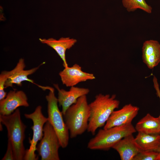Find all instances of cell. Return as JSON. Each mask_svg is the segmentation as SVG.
<instances>
[{"label":"cell","instance_id":"cell-15","mask_svg":"<svg viewBox=\"0 0 160 160\" xmlns=\"http://www.w3.org/2000/svg\"><path fill=\"white\" fill-rule=\"evenodd\" d=\"M135 139L141 150L160 151V134L138 132Z\"/></svg>","mask_w":160,"mask_h":160},{"label":"cell","instance_id":"cell-2","mask_svg":"<svg viewBox=\"0 0 160 160\" xmlns=\"http://www.w3.org/2000/svg\"><path fill=\"white\" fill-rule=\"evenodd\" d=\"M90 115L86 95L79 97L67 110L63 116L71 138H75L87 130Z\"/></svg>","mask_w":160,"mask_h":160},{"label":"cell","instance_id":"cell-14","mask_svg":"<svg viewBox=\"0 0 160 160\" xmlns=\"http://www.w3.org/2000/svg\"><path fill=\"white\" fill-rule=\"evenodd\" d=\"M39 40L41 43L47 45L56 52L62 60L64 68L68 66L66 58V52L74 45L77 42L76 39L69 37H62L58 40L52 38H40Z\"/></svg>","mask_w":160,"mask_h":160},{"label":"cell","instance_id":"cell-7","mask_svg":"<svg viewBox=\"0 0 160 160\" xmlns=\"http://www.w3.org/2000/svg\"><path fill=\"white\" fill-rule=\"evenodd\" d=\"M42 108L41 105L37 106L34 111L30 114L25 113V117L31 119L33 125L31 127L33 131L31 140L29 138L30 146L29 149L25 150L24 158L25 160H37L38 157L35 153L37 144L39 141L41 140L43 136V128L45 123L48 121L47 118L43 115Z\"/></svg>","mask_w":160,"mask_h":160},{"label":"cell","instance_id":"cell-23","mask_svg":"<svg viewBox=\"0 0 160 160\" xmlns=\"http://www.w3.org/2000/svg\"><path fill=\"white\" fill-rule=\"evenodd\" d=\"M156 160H160V151L158 153Z\"/></svg>","mask_w":160,"mask_h":160},{"label":"cell","instance_id":"cell-10","mask_svg":"<svg viewBox=\"0 0 160 160\" xmlns=\"http://www.w3.org/2000/svg\"><path fill=\"white\" fill-rule=\"evenodd\" d=\"M59 75L63 84L70 87L95 78L93 74L83 71L81 66L77 64H75L71 67L64 68L60 72Z\"/></svg>","mask_w":160,"mask_h":160},{"label":"cell","instance_id":"cell-20","mask_svg":"<svg viewBox=\"0 0 160 160\" xmlns=\"http://www.w3.org/2000/svg\"><path fill=\"white\" fill-rule=\"evenodd\" d=\"M159 152L149 151H140L133 160H156Z\"/></svg>","mask_w":160,"mask_h":160},{"label":"cell","instance_id":"cell-8","mask_svg":"<svg viewBox=\"0 0 160 160\" xmlns=\"http://www.w3.org/2000/svg\"><path fill=\"white\" fill-rule=\"evenodd\" d=\"M139 108L131 104L124 105L120 109L114 111L112 113L104 126L106 129L131 123L138 113Z\"/></svg>","mask_w":160,"mask_h":160},{"label":"cell","instance_id":"cell-18","mask_svg":"<svg viewBox=\"0 0 160 160\" xmlns=\"http://www.w3.org/2000/svg\"><path fill=\"white\" fill-rule=\"evenodd\" d=\"M25 65L24 59H19L15 67L12 70L2 71L0 74V100L4 99L7 95L4 91V84L8 78L19 71L24 69Z\"/></svg>","mask_w":160,"mask_h":160},{"label":"cell","instance_id":"cell-6","mask_svg":"<svg viewBox=\"0 0 160 160\" xmlns=\"http://www.w3.org/2000/svg\"><path fill=\"white\" fill-rule=\"evenodd\" d=\"M61 147L58 136L47 121L43 128V136L36 147V151L41 160H59L58 150Z\"/></svg>","mask_w":160,"mask_h":160},{"label":"cell","instance_id":"cell-11","mask_svg":"<svg viewBox=\"0 0 160 160\" xmlns=\"http://www.w3.org/2000/svg\"><path fill=\"white\" fill-rule=\"evenodd\" d=\"M54 85L58 91V103L59 105L62 107L61 111L63 115L67 110L75 103L79 97L86 95L89 92V89L87 88L73 86L70 87L68 91H66L60 89L57 84H54Z\"/></svg>","mask_w":160,"mask_h":160},{"label":"cell","instance_id":"cell-19","mask_svg":"<svg viewBox=\"0 0 160 160\" xmlns=\"http://www.w3.org/2000/svg\"><path fill=\"white\" fill-rule=\"evenodd\" d=\"M122 2L123 6L128 12L140 9L148 13L152 12V7L145 0H122Z\"/></svg>","mask_w":160,"mask_h":160},{"label":"cell","instance_id":"cell-5","mask_svg":"<svg viewBox=\"0 0 160 160\" xmlns=\"http://www.w3.org/2000/svg\"><path fill=\"white\" fill-rule=\"evenodd\" d=\"M48 94L46 96L47 102L48 121L52 127L59 140L61 147L65 148L68 146L69 132L65 123L63 114L58 106L57 98L54 89L49 87Z\"/></svg>","mask_w":160,"mask_h":160},{"label":"cell","instance_id":"cell-3","mask_svg":"<svg viewBox=\"0 0 160 160\" xmlns=\"http://www.w3.org/2000/svg\"><path fill=\"white\" fill-rule=\"evenodd\" d=\"M0 122L6 127L8 140L13 149L15 160H24L25 150L23 141L26 126L22 122L19 109L9 115L0 114Z\"/></svg>","mask_w":160,"mask_h":160},{"label":"cell","instance_id":"cell-16","mask_svg":"<svg viewBox=\"0 0 160 160\" xmlns=\"http://www.w3.org/2000/svg\"><path fill=\"white\" fill-rule=\"evenodd\" d=\"M135 128L138 132L160 134V121L150 113H147L136 124Z\"/></svg>","mask_w":160,"mask_h":160},{"label":"cell","instance_id":"cell-1","mask_svg":"<svg viewBox=\"0 0 160 160\" xmlns=\"http://www.w3.org/2000/svg\"><path fill=\"white\" fill-rule=\"evenodd\" d=\"M116 97L115 94H99L95 96V100L89 104L88 132L94 135L98 128L105 125L113 112L119 107L120 102Z\"/></svg>","mask_w":160,"mask_h":160},{"label":"cell","instance_id":"cell-17","mask_svg":"<svg viewBox=\"0 0 160 160\" xmlns=\"http://www.w3.org/2000/svg\"><path fill=\"white\" fill-rule=\"evenodd\" d=\"M45 63V62L41 64L38 66L29 70H21L9 77L6 81L4 84L5 88L9 87H12L13 84H16L20 86L22 82L24 81H27L35 84L33 81L28 78V76L35 72L39 68L40 66Z\"/></svg>","mask_w":160,"mask_h":160},{"label":"cell","instance_id":"cell-13","mask_svg":"<svg viewBox=\"0 0 160 160\" xmlns=\"http://www.w3.org/2000/svg\"><path fill=\"white\" fill-rule=\"evenodd\" d=\"M143 62L150 69H153L160 62V44L156 40L145 41L142 48Z\"/></svg>","mask_w":160,"mask_h":160},{"label":"cell","instance_id":"cell-22","mask_svg":"<svg viewBox=\"0 0 160 160\" xmlns=\"http://www.w3.org/2000/svg\"><path fill=\"white\" fill-rule=\"evenodd\" d=\"M153 82L154 87L156 91V94L157 97L159 98L160 101V89L157 79L156 77L154 76L153 78ZM160 121V114L158 117Z\"/></svg>","mask_w":160,"mask_h":160},{"label":"cell","instance_id":"cell-12","mask_svg":"<svg viewBox=\"0 0 160 160\" xmlns=\"http://www.w3.org/2000/svg\"><path fill=\"white\" fill-rule=\"evenodd\" d=\"M112 148L118 152L121 160H133L135 156L141 151L133 134L124 137Z\"/></svg>","mask_w":160,"mask_h":160},{"label":"cell","instance_id":"cell-9","mask_svg":"<svg viewBox=\"0 0 160 160\" xmlns=\"http://www.w3.org/2000/svg\"><path fill=\"white\" fill-rule=\"evenodd\" d=\"M28 98L23 91H10L6 97L0 100V114L9 115L12 114L18 107L29 106Z\"/></svg>","mask_w":160,"mask_h":160},{"label":"cell","instance_id":"cell-4","mask_svg":"<svg viewBox=\"0 0 160 160\" xmlns=\"http://www.w3.org/2000/svg\"><path fill=\"white\" fill-rule=\"evenodd\" d=\"M132 123L100 129L88 142L87 147L92 150L108 151L124 137L135 132Z\"/></svg>","mask_w":160,"mask_h":160},{"label":"cell","instance_id":"cell-21","mask_svg":"<svg viewBox=\"0 0 160 160\" xmlns=\"http://www.w3.org/2000/svg\"><path fill=\"white\" fill-rule=\"evenodd\" d=\"M2 160H15L13 149L10 142L8 140L7 149L6 153Z\"/></svg>","mask_w":160,"mask_h":160}]
</instances>
